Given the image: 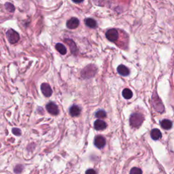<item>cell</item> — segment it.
<instances>
[{
  "instance_id": "1",
  "label": "cell",
  "mask_w": 174,
  "mask_h": 174,
  "mask_svg": "<svg viewBox=\"0 0 174 174\" xmlns=\"http://www.w3.org/2000/svg\"><path fill=\"white\" fill-rule=\"evenodd\" d=\"M143 120H144V118H143V116L141 114H133L131 116V118H130V125L132 127L137 128L142 124Z\"/></svg>"
},
{
  "instance_id": "2",
  "label": "cell",
  "mask_w": 174,
  "mask_h": 174,
  "mask_svg": "<svg viewBox=\"0 0 174 174\" xmlns=\"http://www.w3.org/2000/svg\"><path fill=\"white\" fill-rule=\"evenodd\" d=\"M6 37L8 40L9 42L12 44L18 42L20 39L19 34L12 29H9L6 32Z\"/></svg>"
},
{
  "instance_id": "3",
  "label": "cell",
  "mask_w": 174,
  "mask_h": 174,
  "mask_svg": "<svg viewBox=\"0 0 174 174\" xmlns=\"http://www.w3.org/2000/svg\"><path fill=\"white\" fill-rule=\"evenodd\" d=\"M105 36L108 40L111 42H116L119 38V32L115 29H109L105 33Z\"/></svg>"
},
{
  "instance_id": "4",
  "label": "cell",
  "mask_w": 174,
  "mask_h": 174,
  "mask_svg": "<svg viewBox=\"0 0 174 174\" xmlns=\"http://www.w3.org/2000/svg\"><path fill=\"white\" fill-rule=\"evenodd\" d=\"M105 139L104 138L103 136L98 135L95 138V140H94V144L95 145V146L98 148H103L105 146Z\"/></svg>"
},
{
  "instance_id": "5",
  "label": "cell",
  "mask_w": 174,
  "mask_h": 174,
  "mask_svg": "<svg viewBox=\"0 0 174 174\" xmlns=\"http://www.w3.org/2000/svg\"><path fill=\"white\" fill-rule=\"evenodd\" d=\"M79 24H80L79 20L77 18L73 17L67 21V27L69 28V29H76V28L78 27Z\"/></svg>"
},
{
  "instance_id": "6",
  "label": "cell",
  "mask_w": 174,
  "mask_h": 174,
  "mask_svg": "<svg viewBox=\"0 0 174 174\" xmlns=\"http://www.w3.org/2000/svg\"><path fill=\"white\" fill-rule=\"evenodd\" d=\"M46 110L50 114L53 115H57L59 114V108L55 103H49L46 105Z\"/></svg>"
},
{
  "instance_id": "7",
  "label": "cell",
  "mask_w": 174,
  "mask_h": 174,
  "mask_svg": "<svg viewBox=\"0 0 174 174\" xmlns=\"http://www.w3.org/2000/svg\"><path fill=\"white\" fill-rule=\"evenodd\" d=\"M41 90L44 95H45L46 97H50L53 93L51 86L47 83H43L41 85Z\"/></svg>"
},
{
  "instance_id": "8",
  "label": "cell",
  "mask_w": 174,
  "mask_h": 174,
  "mask_svg": "<svg viewBox=\"0 0 174 174\" xmlns=\"http://www.w3.org/2000/svg\"><path fill=\"white\" fill-rule=\"evenodd\" d=\"M65 42H66V44L69 46V49H70L71 53H72L73 55H77L78 49L74 42H73L72 40H70V39H65Z\"/></svg>"
},
{
  "instance_id": "9",
  "label": "cell",
  "mask_w": 174,
  "mask_h": 174,
  "mask_svg": "<svg viewBox=\"0 0 174 174\" xmlns=\"http://www.w3.org/2000/svg\"><path fill=\"white\" fill-rule=\"evenodd\" d=\"M94 127L97 131H101V130H104L107 127V124L104 121H101V120H97L94 123Z\"/></svg>"
},
{
  "instance_id": "10",
  "label": "cell",
  "mask_w": 174,
  "mask_h": 174,
  "mask_svg": "<svg viewBox=\"0 0 174 174\" xmlns=\"http://www.w3.org/2000/svg\"><path fill=\"white\" fill-rule=\"evenodd\" d=\"M117 71L120 75L123 76H127L130 73L129 69L124 65H120L117 68Z\"/></svg>"
},
{
  "instance_id": "11",
  "label": "cell",
  "mask_w": 174,
  "mask_h": 174,
  "mask_svg": "<svg viewBox=\"0 0 174 174\" xmlns=\"http://www.w3.org/2000/svg\"><path fill=\"white\" fill-rule=\"evenodd\" d=\"M81 108L78 105H72L69 109V113L72 116H78L80 114Z\"/></svg>"
},
{
  "instance_id": "12",
  "label": "cell",
  "mask_w": 174,
  "mask_h": 174,
  "mask_svg": "<svg viewBox=\"0 0 174 174\" xmlns=\"http://www.w3.org/2000/svg\"><path fill=\"white\" fill-rule=\"evenodd\" d=\"M150 136L152 139H154V140H158V139H159L160 138H161L162 134H161V132L160 131V130L157 129H155L152 130Z\"/></svg>"
},
{
  "instance_id": "13",
  "label": "cell",
  "mask_w": 174,
  "mask_h": 174,
  "mask_svg": "<svg viewBox=\"0 0 174 174\" xmlns=\"http://www.w3.org/2000/svg\"><path fill=\"white\" fill-rule=\"evenodd\" d=\"M161 126L163 129L169 130L172 127V122L169 120L165 119L161 122Z\"/></svg>"
},
{
  "instance_id": "14",
  "label": "cell",
  "mask_w": 174,
  "mask_h": 174,
  "mask_svg": "<svg viewBox=\"0 0 174 174\" xmlns=\"http://www.w3.org/2000/svg\"><path fill=\"white\" fill-rule=\"evenodd\" d=\"M85 24L87 27H89L90 28H92V29H94V28H96L97 26V22H96L95 20L93 19H87L85 20Z\"/></svg>"
},
{
  "instance_id": "15",
  "label": "cell",
  "mask_w": 174,
  "mask_h": 174,
  "mask_svg": "<svg viewBox=\"0 0 174 174\" xmlns=\"http://www.w3.org/2000/svg\"><path fill=\"white\" fill-rule=\"evenodd\" d=\"M55 48H56V49L57 50V51L59 52V53H61V55H64L67 53V49H66L65 46L61 43L57 44L55 46Z\"/></svg>"
},
{
  "instance_id": "16",
  "label": "cell",
  "mask_w": 174,
  "mask_h": 174,
  "mask_svg": "<svg viewBox=\"0 0 174 174\" xmlns=\"http://www.w3.org/2000/svg\"><path fill=\"white\" fill-rule=\"evenodd\" d=\"M122 94H123V97L126 99H130L132 97H133V93H132V91L129 89H124Z\"/></svg>"
},
{
  "instance_id": "17",
  "label": "cell",
  "mask_w": 174,
  "mask_h": 174,
  "mask_svg": "<svg viewBox=\"0 0 174 174\" xmlns=\"http://www.w3.org/2000/svg\"><path fill=\"white\" fill-rule=\"evenodd\" d=\"M106 112L104 110H99L95 114V116L98 119H103V118L106 117Z\"/></svg>"
},
{
  "instance_id": "18",
  "label": "cell",
  "mask_w": 174,
  "mask_h": 174,
  "mask_svg": "<svg viewBox=\"0 0 174 174\" xmlns=\"http://www.w3.org/2000/svg\"><path fill=\"white\" fill-rule=\"evenodd\" d=\"M5 8L8 11L10 12H15V6H14V5L11 3H9V2L6 3Z\"/></svg>"
},
{
  "instance_id": "19",
  "label": "cell",
  "mask_w": 174,
  "mask_h": 174,
  "mask_svg": "<svg viewBox=\"0 0 174 174\" xmlns=\"http://www.w3.org/2000/svg\"><path fill=\"white\" fill-rule=\"evenodd\" d=\"M130 174H142V171L139 168L133 167L130 171Z\"/></svg>"
},
{
  "instance_id": "20",
  "label": "cell",
  "mask_w": 174,
  "mask_h": 174,
  "mask_svg": "<svg viewBox=\"0 0 174 174\" xmlns=\"http://www.w3.org/2000/svg\"><path fill=\"white\" fill-rule=\"evenodd\" d=\"M23 165H17V167H16L15 168V172L16 173H20L22 171V170H23Z\"/></svg>"
},
{
  "instance_id": "21",
  "label": "cell",
  "mask_w": 174,
  "mask_h": 174,
  "mask_svg": "<svg viewBox=\"0 0 174 174\" xmlns=\"http://www.w3.org/2000/svg\"><path fill=\"white\" fill-rule=\"evenodd\" d=\"M12 133L17 136H20L21 135V131L19 129H17V128H14L12 129Z\"/></svg>"
},
{
  "instance_id": "22",
  "label": "cell",
  "mask_w": 174,
  "mask_h": 174,
  "mask_svg": "<svg viewBox=\"0 0 174 174\" xmlns=\"http://www.w3.org/2000/svg\"><path fill=\"white\" fill-rule=\"evenodd\" d=\"M86 174H97V172L93 169H90L86 171Z\"/></svg>"
},
{
  "instance_id": "23",
  "label": "cell",
  "mask_w": 174,
  "mask_h": 174,
  "mask_svg": "<svg viewBox=\"0 0 174 174\" xmlns=\"http://www.w3.org/2000/svg\"><path fill=\"white\" fill-rule=\"evenodd\" d=\"M72 1H73V2H75V3H81V2H82V1H84V0H72Z\"/></svg>"
}]
</instances>
